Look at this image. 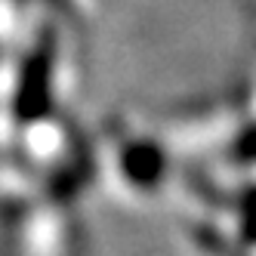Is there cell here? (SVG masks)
Segmentation results:
<instances>
[{"instance_id":"1","label":"cell","mask_w":256,"mask_h":256,"mask_svg":"<svg viewBox=\"0 0 256 256\" xmlns=\"http://www.w3.org/2000/svg\"><path fill=\"white\" fill-rule=\"evenodd\" d=\"M50 74H52V44L50 38H44L40 46L28 56V65L19 80V93H16V114L22 120H38L40 114H46Z\"/></svg>"},{"instance_id":"2","label":"cell","mask_w":256,"mask_h":256,"mask_svg":"<svg viewBox=\"0 0 256 256\" xmlns=\"http://www.w3.org/2000/svg\"><path fill=\"white\" fill-rule=\"evenodd\" d=\"M124 173L126 179L133 182V186H158V179L164 173V154L160 148H154V145L148 142H136L130 145V148L124 152Z\"/></svg>"},{"instance_id":"3","label":"cell","mask_w":256,"mask_h":256,"mask_svg":"<svg viewBox=\"0 0 256 256\" xmlns=\"http://www.w3.org/2000/svg\"><path fill=\"white\" fill-rule=\"evenodd\" d=\"M238 154L244 160H256V130H250V133H244L238 139Z\"/></svg>"},{"instance_id":"4","label":"cell","mask_w":256,"mask_h":256,"mask_svg":"<svg viewBox=\"0 0 256 256\" xmlns=\"http://www.w3.org/2000/svg\"><path fill=\"white\" fill-rule=\"evenodd\" d=\"M247 238H256V192H253V204L247 207V226H244Z\"/></svg>"}]
</instances>
